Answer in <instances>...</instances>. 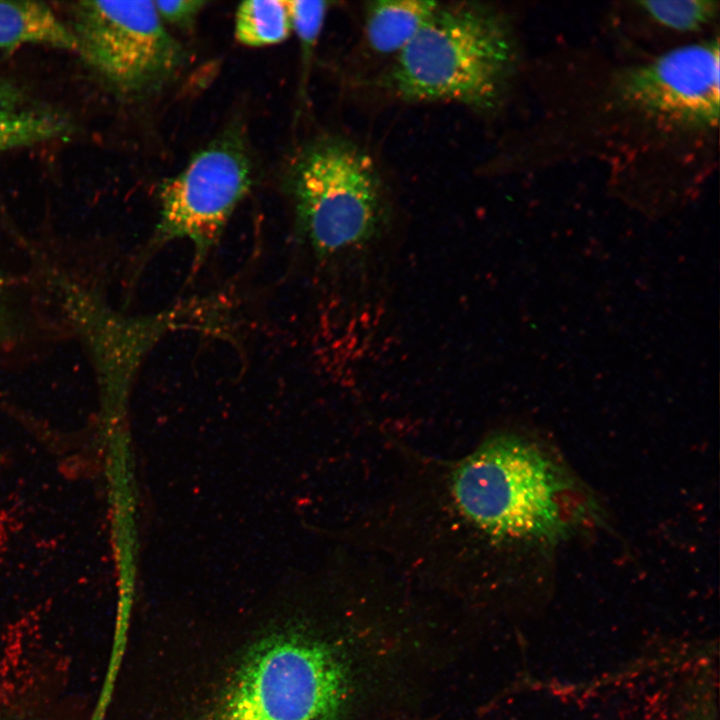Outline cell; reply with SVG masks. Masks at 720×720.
<instances>
[{
    "label": "cell",
    "mask_w": 720,
    "mask_h": 720,
    "mask_svg": "<svg viewBox=\"0 0 720 720\" xmlns=\"http://www.w3.org/2000/svg\"><path fill=\"white\" fill-rule=\"evenodd\" d=\"M396 632L353 618L332 632H283L244 659L208 720H360L403 673Z\"/></svg>",
    "instance_id": "6da1fadb"
},
{
    "label": "cell",
    "mask_w": 720,
    "mask_h": 720,
    "mask_svg": "<svg viewBox=\"0 0 720 720\" xmlns=\"http://www.w3.org/2000/svg\"><path fill=\"white\" fill-rule=\"evenodd\" d=\"M504 18L478 2L439 3L397 55L387 83L408 102H453L476 110L498 103L514 66Z\"/></svg>",
    "instance_id": "7a4b0ae2"
},
{
    "label": "cell",
    "mask_w": 720,
    "mask_h": 720,
    "mask_svg": "<svg viewBox=\"0 0 720 720\" xmlns=\"http://www.w3.org/2000/svg\"><path fill=\"white\" fill-rule=\"evenodd\" d=\"M572 486L566 473L535 443L502 434L456 467L451 494L473 525L499 538L554 540L571 524Z\"/></svg>",
    "instance_id": "3957f363"
},
{
    "label": "cell",
    "mask_w": 720,
    "mask_h": 720,
    "mask_svg": "<svg viewBox=\"0 0 720 720\" xmlns=\"http://www.w3.org/2000/svg\"><path fill=\"white\" fill-rule=\"evenodd\" d=\"M302 236L320 256L359 246L375 234L384 191L373 159L352 141L321 136L306 144L287 174Z\"/></svg>",
    "instance_id": "277c9868"
},
{
    "label": "cell",
    "mask_w": 720,
    "mask_h": 720,
    "mask_svg": "<svg viewBox=\"0 0 720 720\" xmlns=\"http://www.w3.org/2000/svg\"><path fill=\"white\" fill-rule=\"evenodd\" d=\"M70 9L77 52L116 93H156L184 67L185 50L153 1H80Z\"/></svg>",
    "instance_id": "5b68a950"
},
{
    "label": "cell",
    "mask_w": 720,
    "mask_h": 720,
    "mask_svg": "<svg viewBox=\"0 0 720 720\" xmlns=\"http://www.w3.org/2000/svg\"><path fill=\"white\" fill-rule=\"evenodd\" d=\"M252 183L253 164L246 139L239 127H230L161 185L153 242L189 240L194 265L199 267Z\"/></svg>",
    "instance_id": "8992f818"
},
{
    "label": "cell",
    "mask_w": 720,
    "mask_h": 720,
    "mask_svg": "<svg viewBox=\"0 0 720 720\" xmlns=\"http://www.w3.org/2000/svg\"><path fill=\"white\" fill-rule=\"evenodd\" d=\"M623 106L687 128H711L719 117L718 40L670 50L622 73Z\"/></svg>",
    "instance_id": "52a82bcc"
},
{
    "label": "cell",
    "mask_w": 720,
    "mask_h": 720,
    "mask_svg": "<svg viewBox=\"0 0 720 720\" xmlns=\"http://www.w3.org/2000/svg\"><path fill=\"white\" fill-rule=\"evenodd\" d=\"M439 2L424 0L370 1L364 7V35L379 55L397 56L418 34Z\"/></svg>",
    "instance_id": "ba28073f"
},
{
    "label": "cell",
    "mask_w": 720,
    "mask_h": 720,
    "mask_svg": "<svg viewBox=\"0 0 720 720\" xmlns=\"http://www.w3.org/2000/svg\"><path fill=\"white\" fill-rule=\"evenodd\" d=\"M28 44L77 52L70 27L47 4L0 1V50H14Z\"/></svg>",
    "instance_id": "9c48e42d"
},
{
    "label": "cell",
    "mask_w": 720,
    "mask_h": 720,
    "mask_svg": "<svg viewBox=\"0 0 720 720\" xmlns=\"http://www.w3.org/2000/svg\"><path fill=\"white\" fill-rule=\"evenodd\" d=\"M292 31L286 1L250 0L236 11L235 37L243 45L263 47L286 40Z\"/></svg>",
    "instance_id": "30bf717a"
},
{
    "label": "cell",
    "mask_w": 720,
    "mask_h": 720,
    "mask_svg": "<svg viewBox=\"0 0 720 720\" xmlns=\"http://www.w3.org/2000/svg\"><path fill=\"white\" fill-rule=\"evenodd\" d=\"M641 9L657 23L677 31H695L709 22L717 10L710 0L640 1Z\"/></svg>",
    "instance_id": "8fae6325"
},
{
    "label": "cell",
    "mask_w": 720,
    "mask_h": 720,
    "mask_svg": "<svg viewBox=\"0 0 720 720\" xmlns=\"http://www.w3.org/2000/svg\"><path fill=\"white\" fill-rule=\"evenodd\" d=\"M292 30L298 36L302 52V64L306 73L313 50L318 42L329 9L326 1H286Z\"/></svg>",
    "instance_id": "7c38bea8"
},
{
    "label": "cell",
    "mask_w": 720,
    "mask_h": 720,
    "mask_svg": "<svg viewBox=\"0 0 720 720\" xmlns=\"http://www.w3.org/2000/svg\"><path fill=\"white\" fill-rule=\"evenodd\" d=\"M162 22L182 29L191 28L207 4L201 0L153 1Z\"/></svg>",
    "instance_id": "4fadbf2b"
},
{
    "label": "cell",
    "mask_w": 720,
    "mask_h": 720,
    "mask_svg": "<svg viewBox=\"0 0 720 720\" xmlns=\"http://www.w3.org/2000/svg\"><path fill=\"white\" fill-rule=\"evenodd\" d=\"M10 133V116L6 101L0 92V152H2L8 142Z\"/></svg>",
    "instance_id": "5bb4252c"
}]
</instances>
